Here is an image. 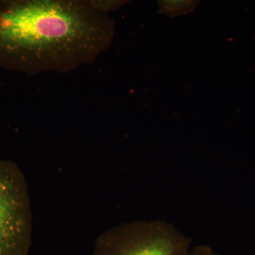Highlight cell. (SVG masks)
I'll return each mask as SVG.
<instances>
[{
	"instance_id": "1",
	"label": "cell",
	"mask_w": 255,
	"mask_h": 255,
	"mask_svg": "<svg viewBox=\"0 0 255 255\" xmlns=\"http://www.w3.org/2000/svg\"><path fill=\"white\" fill-rule=\"evenodd\" d=\"M115 21L90 0L0 2V63L26 75L68 73L112 46Z\"/></svg>"
},
{
	"instance_id": "3",
	"label": "cell",
	"mask_w": 255,
	"mask_h": 255,
	"mask_svg": "<svg viewBox=\"0 0 255 255\" xmlns=\"http://www.w3.org/2000/svg\"><path fill=\"white\" fill-rule=\"evenodd\" d=\"M29 188L22 169L0 159V255H28L33 238Z\"/></svg>"
},
{
	"instance_id": "2",
	"label": "cell",
	"mask_w": 255,
	"mask_h": 255,
	"mask_svg": "<svg viewBox=\"0 0 255 255\" xmlns=\"http://www.w3.org/2000/svg\"><path fill=\"white\" fill-rule=\"evenodd\" d=\"M191 248L192 240L172 223L138 220L101 233L93 255H187Z\"/></svg>"
},
{
	"instance_id": "6",
	"label": "cell",
	"mask_w": 255,
	"mask_h": 255,
	"mask_svg": "<svg viewBox=\"0 0 255 255\" xmlns=\"http://www.w3.org/2000/svg\"><path fill=\"white\" fill-rule=\"evenodd\" d=\"M187 255H223L206 245L192 247Z\"/></svg>"
},
{
	"instance_id": "4",
	"label": "cell",
	"mask_w": 255,
	"mask_h": 255,
	"mask_svg": "<svg viewBox=\"0 0 255 255\" xmlns=\"http://www.w3.org/2000/svg\"><path fill=\"white\" fill-rule=\"evenodd\" d=\"M199 2L197 0H159L157 4L161 14L177 17L193 12Z\"/></svg>"
},
{
	"instance_id": "5",
	"label": "cell",
	"mask_w": 255,
	"mask_h": 255,
	"mask_svg": "<svg viewBox=\"0 0 255 255\" xmlns=\"http://www.w3.org/2000/svg\"><path fill=\"white\" fill-rule=\"evenodd\" d=\"M90 1L96 10L107 15L129 2L126 0H90Z\"/></svg>"
}]
</instances>
